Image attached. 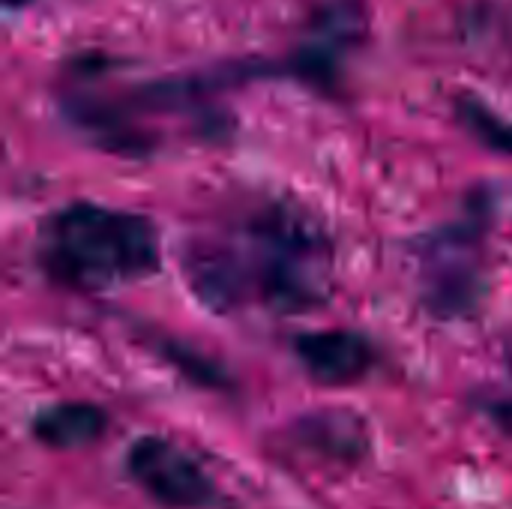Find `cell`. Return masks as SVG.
<instances>
[{
	"mask_svg": "<svg viewBox=\"0 0 512 509\" xmlns=\"http://www.w3.org/2000/svg\"><path fill=\"white\" fill-rule=\"evenodd\" d=\"M177 264L192 300L210 315L288 318L330 303L336 243L297 198L237 192L186 231Z\"/></svg>",
	"mask_w": 512,
	"mask_h": 509,
	"instance_id": "cell-1",
	"label": "cell"
},
{
	"mask_svg": "<svg viewBox=\"0 0 512 509\" xmlns=\"http://www.w3.org/2000/svg\"><path fill=\"white\" fill-rule=\"evenodd\" d=\"M255 81H288L285 63L225 60L180 75L105 87L75 57L69 60L66 84L57 90V111L90 147L141 162L168 147V120H177L198 141H222L231 135L234 117L222 108V96Z\"/></svg>",
	"mask_w": 512,
	"mask_h": 509,
	"instance_id": "cell-2",
	"label": "cell"
},
{
	"mask_svg": "<svg viewBox=\"0 0 512 509\" xmlns=\"http://www.w3.org/2000/svg\"><path fill=\"white\" fill-rule=\"evenodd\" d=\"M33 261L63 291L108 294L162 273V231L135 210L69 201L39 219Z\"/></svg>",
	"mask_w": 512,
	"mask_h": 509,
	"instance_id": "cell-3",
	"label": "cell"
},
{
	"mask_svg": "<svg viewBox=\"0 0 512 509\" xmlns=\"http://www.w3.org/2000/svg\"><path fill=\"white\" fill-rule=\"evenodd\" d=\"M498 219V192L474 186L459 210L405 240V264L420 306L435 321L474 318L489 294V240Z\"/></svg>",
	"mask_w": 512,
	"mask_h": 509,
	"instance_id": "cell-4",
	"label": "cell"
},
{
	"mask_svg": "<svg viewBox=\"0 0 512 509\" xmlns=\"http://www.w3.org/2000/svg\"><path fill=\"white\" fill-rule=\"evenodd\" d=\"M366 6L363 0H330L312 12L297 45L288 51L291 81L324 96L342 99L348 60L366 36Z\"/></svg>",
	"mask_w": 512,
	"mask_h": 509,
	"instance_id": "cell-5",
	"label": "cell"
},
{
	"mask_svg": "<svg viewBox=\"0 0 512 509\" xmlns=\"http://www.w3.org/2000/svg\"><path fill=\"white\" fill-rule=\"evenodd\" d=\"M126 474L156 504L204 509L216 501V483L180 444L162 435H141L126 450Z\"/></svg>",
	"mask_w": 512,
	"mask_h": 509,
	"instance_id": "cell-6",
	"label": "cell"
},
{
	"mask_svg": "<svg viewBox=\"0 0 512 509\" xmlns=\"http://www.w3.org/2000/svg\"><path fill=\"white\" fill-rule=\"evenodd\" d=\"M294 357L306 369V375L324 387H351L369 378L378 366L375 342L360 330H306L291 342Z\"/></svg>",
	"mask_w": 512,
	"mask_h": 509,
	"instance_id": "cell-7",
	"label": "cell"
},
{
	"mask_svg": "<svg viewBox=\"0 0 512 509\" xmlns=\"http://www.w3.org/2000/svg\"><path fill=\"white\" fill-rule=\"evenodd\" d=\"M291 438L303 450L324 456L330 462H339V465H357L369 453L366 420L342 408L303 414L300 420H294Z\"/></svg>",
	"mask_w": 512,
	"mask_h": 509,
	"instance_id": "cell-8",
	"label": "cell"
},
{
	"mask_svg": "<svg viewBox=\"0 0 512 509\" xmlns=\"http://www.w3.org/2000/svg\"><path fill=\"white\" fill-rule=\"evenodd\" d=\"M30 432L48 450H84L108 432V414L93 402H57L30 420Z\"/></svg>",
	"mask_w": 512,
	"mask_h": 509,
	"instance_id": "cell-9",
	"label": "cell"
},
{
	"mask_svg": "<svg viewBox=\"0 0 512 509\" xmlns=\"http://www.w3.org/2000/svg\"><path fill=\"white\" fill-rule=\"evenodd\" d=\"M453 114L459 126L486 150L512 156V120L501 117L495 108H489L480 96L474 93H459L453 99Z\"/></svg>",
	"mask_w": 512,
	"mask_h": 509,
	"instance_id": "cell-10",
	"label": "cell"
},
{
	"mask_svg": "<svg viewBox=\"0 0 512 509\" xmlns=\"http://www.w3.org/2000/svg\"><path fill=\"white\" fill-rule=\"evenodd\" d=\"M156 354L162 357V360H168L183 378H189L192 384H198V387H204V390H228L231 387V378H228V372L216 363V360H210V357H204L201 351H195L192 345H183V342H177V339H168V336H162V339H156Z\"/></svg>",
	"mask_w": 512,
	"mask_h": 509,
	"instance_id": "cell-11",
	"label": "cell"
},
{
	"mask_svg": "<svg viewBox=\"0 0 512 509\" xmlns=\"http://www.w3.org/2000/svg\"><path fill=\"white\" fill-rule=\"evenodd\" d=\"M480 411L507 435L512 438V396H492V399H480Z\"/></svg>",
	"mask_w": 512,
	"mask_h": 509,
	"instance_id": "cell-12",
	"label": "cell"
},
{
	"mask_svg": "<svg viewBox=\"0 0 512 509\" xmlns=\"http://www.w3.org/2000/svg\"><path fill=\"white\" fill-rule=\"evenodd\" d=\"M0 3H3L6 12H24V9H30L36 0H0Z\"/></svg>",
	"mask_w": 512,
	"mask_h": 509,
	"instance_id": "cell-13",
	"label": "cell"
},
{
	"mask_svg": "<svg viewBox=\"0 0 512 509\" xmlns=\"http://www.w3.org/2000/svg\"><path fill=\"white\" fill-rule=\"evenodd\" d=\"M507 366H510V372H512V342H510V348H507Z\"/></svg>",
	"mask_w": 512,
	"mask_h": 509,
	"instance_id": "cell-14",
	"label": "cell"
}]
</instances>
